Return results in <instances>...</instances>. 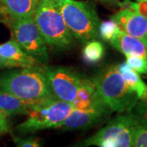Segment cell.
<instances>
[{
    "label": "cell",
    "instance_id": "obj_1",
    "mask_svg": "<svg viewBox=\"0 0 147 147\" xmlns=\"http://www.w3.org/2000/svg\"><path fill=\"white\" fill-rule=\"evenodd\" d=\"M0 88L28 103L55 96L49 86L44 69L39 65L22 67L0 74Z\"/></svg>",
    "mask_w": 147,
    "mask_h": 147
},
{
    "label": "cell",
    "instance_id": "obj_2",
    "mask_svg": "<svg viewBox=\"0 0 147 147\" xmlns=\"http://www.w3.org/2000/svg\"><path fill=\"white\" fill-rule=\"evenodd\" d=\"M92 80L101 100L111 111L131 112L138 101L137 94L127 85L117 65L103 68Z\"/></svg>",
    "mask_w": 147,
    "mask_h": 147
},
{
    "label": "cell",
    "instance_id": "obj_3",
    "mask_svg": "<svg viewBox=\"0 0 147 147\" xmlns=\"http://www.w3.org/2000/svg\"><path fill=\"white\" fill-rule=\"evenodd\" d=\"M34 21L47 45L66 50L74 44L56 0H39L34 14Z\"/></svg>",
    "mask_w": 147,
    "mask_h": 147
},
{
    "label": "cell",
    "instance_id": "obj_4",
    "mask_svg": "<svg viewBox=\"0 0 147 147\" xmlns=\"http://www.w3.org/2000/svg\"><path fill=\"white\" fill-rule=\"evenodd\" d=\"M58 6L66 26L76 39L86 43L98 38L100 18L94 3L88 1L64 0Z\"/></svg>",
    "mask_w": 147,
    "mask_h": 147
},
{
    "label": "cell",
    "instance_id": "obj_5",
    "mask_svg": "<svg viewBox=\"0 0 147 147\" xmlns=\"http://www.w3.org/2000/svg\"><path fill=\"white\" fill-rule=\"evenodd\" d=\"M73 109L70 103L55 96L30 103L26 114L28 118L16 127V131L27 134L49 128L57 129Z\"/></svg>",
    "mask_w": 147,
    "mask_h": 147
},
{
    "label": "cell",
    "instance_id": "obj_6",
    "mask_svg": "<svg viewBox=\"0 0 147 147\" xmlns=\"http://www.w3.org/2000/svg\"><path fill=\"white\" fill-rule=\"evenodd\" d=\"M140 122L137 117L128 112L127 115L116 117L110 121L104 127L89 138L86 139L80 146L100 147L131 146L133 134Z\"/></svg>",
    "mask_w": 147,
    "mask_h": 147
},
{
    "label": "cell",
    "instance_id": "obj_7",
    "mask_svg": "<svg viewBox=\"0 0 147 147\" xmlns=\"http://www.w3.org/2000/svg\"><path fill=\"white\" fill-rule=\"evenodd\" d=\"M6 25L10 28L11 34L22 49L34 57L40 65L49 61L47 43L34 21V16L11 19Z\"/></svg>",
    "mask_w": 147,
    "mask_h": 147
},
{
    "label": "cell",
    "instance_id": "obj_8",
    "mask_svg": "<svg viewBox=\"0 0 147 147\" xmlns=\"http://www.w3.org/2000/svg\"><path fill=\"white\" fill-rule=\"evenodd\" d=\"M43 69L53 95L59 100L71 104L79 89L81 76L67 67L46 65Z\"/></svg>",
    "mask_w": 147,
    "mask_h": 147
},
{
    "label": "cell",
    "instance_id": "obj_9",
    "mask_svg": "<svg viewBox=\"0 0 147 147\" xmlns=\"http://www.w3.org/2000/svg\"><path fill=\"white\" fill-rule=\"evenodd\" d=\"M108 106L92 109H73L57 127L63 131H82L97 125L110 114Z\"/></svg>",
    "mask_w": 147,
    "mask_h": 147
},
{
    "label": "cell",
    "instance_id": "obj_10",
    "mask_svg": "<svg viewBox=\"0 0 147 147\" xmlns=\"http://www.w3.org/2000/svg\"><path fill=\"white\" fill-rule=\"evenodd\" d=\"M121 30L142 40L147 47V18L137 11L122 8L110 17Z\"/></svg>",
    "mask_w": 147,
    "mask_h": 147
},
{
    "label": "cell",
    "instance_id": "obj_11",
    "mask_svg": "<svg viewBox=\"0 0 147 147\" xmlns=\"http://www.w3.org/2000/svg\"><path fill=\"white\" fill-rule=\"evenodd\" d=\"M39 0H0L1 20L7 23L11 19L34 16Z\"/></svg>",
    "mask_w": 147,
    "mask_h": 147
},
{
    "label": "cell",
    "instance_id": "obj_12",
    "mask_svg": "<svg viewBox=\"0 0 147 147\" xmlns=\"http://www.w3.org/2000/svg\"><path fill=\"white\" fill-rule=\"evenodd\" d=\"M74 109H92L107 106L101 100L92 80L81 79L75 99L71 103Z\"/></svg>",
    "mask_w": 147,
    "mask_h": 147
},
{
    "label": "cell",
    "instance_id": "obj_13",
    "mask_svg": "<svg viewBox=\"0 0 147 147\" xmlns=\"http://www.w3.org/2000/svg\"><path fill=\"white\" fill-rule=\"evenodd\" d=\"M118 51L126 57H139L147 60V47L137 38L119 30L109 42Z\"/></svg>",
    "mask_w": 147,
    "mask_h": 147
},
{
    "label": "cell",
    "instance_id": "obj_14",
    "mask_svg": "<svg viewBox=\"0 0 147 147\" xmlns=\"http://www.w3.org/2000/svg\"><path fill=\"white\" fill-rule=\"evenodd\" d=\"M0 56L13 63L16 67H31L41 65L36 60L26 53L12 38L0 44Z\"/></svg>",
    "mask_w": 147,
    "mask_h": 147
},
{
    "label": "cell",
    "instance_id": "obj_15",
    "mask_svg": "<svg viewBox=\"0 0 147 147\" xmlns=\"http://www.w3.org/2000/svg\"><path fill=\"white\" fill-rule=\"evenodd\" d=\"M118 70L125 80L127 85L137 94L138 100L147 98V85L142 80L140 74L135 71L127 62L118 65Z\"/></svg>",
    "mask_w": 147,
    "mask_h": 147
},
{
    "label": "cell",
    "instance_id": "obj_16",
    "mask_svg": "<svg viewBox=\"0 0 147 147\" xmlns=\"http://www.w3.org/2000/svg\"><path fill=\"white\" fill-rule=\"evenodd\" d=\"M30 103L0 88V110L7 116L26 115Z\"/></svg>",
    "mask_w": 147,
    "mask_h": 147
},
{
    "label": "cell",
    "instance_id": "obj_17",
    "mask_svg": "<svg viewBox=\"0 0 147 147\" xmlns=\"http://www.w3.org/2000/svg\"><path fill=\"white\" fill-rule=\"evenodd\" d=\"M105 54L104 45L97 40H91L86 42L83 51L84 61L88 64H96L99 62Z\"/></svg>",
    "mask_w": 147,
    "mask_h": 147
},
{
    "label": "cell",
    "instance_id": "obj_18",
    "mask_svg": "<svg viewBox=\"0 0 147 147\" xmlns=\"http://www.w3.org/2000/svg\"><path fill=\"white\" fill-rule=\"evenodd\" d=\"M119 30L120 28L117 23L111 19L109 21H102L100 22L98 27V37L104 41L110 42Z\"/></svg>",
    "mask_w": 147,
    "mask_h": 147
},
{
    "label": "cell",
    "instance_id": "obj_19",
    "mask_svg": "<svg viewBox=\"0 0 147 147\" xmlns=\"http://www.w3.org/2000/svg\"><path fill=\"white\" fill-rule=\"evenodd\" d=\"M131 146L147 147V125L139 123L135 128Z\"/></svg>",
    "mask_w": 147,
    "mask_h": 147
},
{
    "label": "cell",
    "instance_id": "obj_20",
    "mask_svg": "<svg viewBox=\"0 0 147 147\" xmlns=\"http://www.w3.org/2000/svg\"><path fill=\"white\" fill-rule=\"evenodd\" d=\"M131 113L137 117L140 123L147 125V98L138 100Z\"/></svg>",
    "mask_w": 147,
    "mask_h": 147
},
{
    "label": "cell",
    "instance_id": "obj_21",
    "mask_svg": "<svg viewBox=\"0 0 147 147\" xmlns=\"http://www.w3.org/2000/svg\"><path fill=\"white\" fill-rule=\"evenodd\" d=\"M14 142L20 147H38L41 146L39 137H29L26 138H14Z\"/></svg>",
    "mask_w": 147,
    "mask_h": 147
},
{
    "label": "cell",
    "instance_id": "obj_22",
    "mask_svg": "<svg viewBox=\"0 0 147 147\" xmlns=\"http://www.w3.org/2000/svg\"><path fill=\"white\" fill-rule=\"evenodd\" d=\"M7 117V116L0 110V131L2 133L7 132L9 131V125H8Z\"/></svg>",
    "mask_w": 147,
    "mask_h": 147
},
{
    "label": "cell",
    "instance_id": "obj_23",
    "mask_svg": "<svg viewBox=\"0 0 147 147\" xmlns=\"http://www.w3.org/2000/svg\"><path fill=\"white\" fill-rule=\"evenodd\" d=\"M137 11L139 14L147 18V0L138 1L137 3Z\"/></svg>",
    "mask_w": 147,
    "mask_h": 147
},
{
    "label": "cell",
    "instance_id": "obj_24",
    "mask_svg": "<svg viewBox=\"0 0 147 147\" xmlns=\"http://www.w3.org/2000/svg\"><path fill=\"white\" fill-rule=\"evenodd\" d=\"M16 67V65L13 63L10 62L9 61L6 60L2 56H0V69H6V68H15Z\"/></svg>",
    "mask_w": 147,
    "mask_h": 147
},
{
    "label": "cell",
    "instance_id": "obj_25",
    "mask_svg": "<svg viewBox=\"0 0 147 147\" xmlns=\"http://www.w3.org/2000/svg\"><path fill=\"white\" fill-rule=\"evenodd\" d=\"M103 1L108 2V3H116L117 2V0H103Z\"/></svg>",
    "mask_w": 147,
    "mask_h": 147
},
{
    "label": "cell",
    "instance_id": "obj_26",
    "mask_svg": "<svg viewBox=\"0 0 147 147\" xmlns=\"http://www.w3.org/2000/svg\"><path fill=\"white\" fill-rule=\"evenodd\" d=\"M56 1H57V3L58 4H59L61 2H62V1H64V0H56Z\"/></svg>",
    "mask_w": 147,
    "mask_h": 147
},
{
    "label": "cell",
    "instance_id": "obj_27",
    "mask_svg": "<svg viewBox=\"0 0 147 147\" xmlns=\"http://www.w3.org/2000/svg\"><path fill=\"white\" fill-rule=\"evenodd\" d=\"M1 11H1V6H0V16H1Z\"/></svg>",
    "mask_w": 147,
    "mask_h": 147
},
{
    "label": "cell",
    "instance_id": "obj_28",
    "mask_svg": "<svg viewBox=\"0 0 147 147\" xmlns=\"http://www.w3.org/2000/svg\"><path fill=\"white\" fill-rule=\"evenodd\" d=\"M0 134H2V132H1V131H0Z\"/></svg>",
    "mask_w": 147,
    "mask_h": 147
},
{
    "label": "cell",
    "instance_id": "obj_29",
    "mask_svg": "<svg viewBox=\"0 0 147 147\" xmlns=\"http://www.w3.org/2000/svg\"><path fill=\"white\" fill-rule=\"evenodd\" d=\"M138 1H141V0H138Z\"/></svg>",
    "mask_w": 147,
    "mask_h": 147
}]
</instances>
